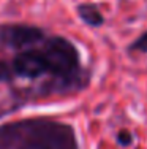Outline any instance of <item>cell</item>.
<instances>
[{
    "label": "cell",
    "mask_w": 147,
    "mask_h": 149,
    "mask_svg": "<svg viewBox=\"0 0 147 149\" xmlns=\"http://www.w3.org/2000/svg\"><path fill=\"white\" fill-rule=\"evenodd\" d=\"M44 57L48 60L49 72L57 76H70L78 68V51L70 41L54 37L44 46Z\"/></svg>",
    "instance_id": "obj_1"
},
{
    "label": "cell",
    "mask_w": 147,
    "mask_h": 149,
    "mask_svg": "<svg viewBox=\"0 0 147 149\" xmlns=\"http://www.w3.org/2000/svg\"><path fill=\"white\" fill-rule=\"evenodd\" d=\"M43 38V32L37 27L29 26H3L0 27V43L11 46V48H22V46L33 45Z\"/></svg>",
    "instance_id": "obj_2"
},
{
    "label": "cell",
    "mask_w": 147,
    "mask_h": 149,
    "mask_svg": "<svg viewBox=\"0 0 147 149\" xmlns=\"http://www.w3.org/2000/svg\"><path fill=\"white\" fill-rule=\"evenodd\" d=\"M13 68L19 76L26 78H37L44 72H49V65L44 54L33 51H26L17 54L16 59L13 60Z\"/></svg>",
    "instance_id": "obj_3"
},
{
    "label": "cell",
    "mask_w": 147,
    "mask_h": 149,
    "mask_svg": "<svg viewBox=\"0 0 147 149\" xmlns=\"http://www.w3.org/2000/svg\"><path fill=\"white\" fill-rule=\"evenodd\" d=\"M78 11H79L81 19L86 24H89V26L98 27V26L103 24V16H101V13L97 10V6H93V5H81L78 8Z\"/></svg>",
    "instance_id": "obj_4"
},
{
    "label": "cell",
    "mask_w": 147,
    "mask_h": 149,
    "mask_svg": "<svg viewBox=\"0 0 147 149\" xmlns=\"http://www.w3.org/2000/svg\"><path fill=\"white\" fill-rule=\"evenodd\" d=\"M19 149H51V148H49L48 143H44V141H41V140H29Z\"/></svg>",
    "instance_id": "obj_5"
},
{
    "label": "cell",
    "mask_w": 147,
    "mask_h": 149,
    "mask_svg": "<svg viewBox=\"0 0 147 149\" xmlns=\"http://www.w3.org/2000/svg\"><path fill=\"white\" fill-rule=\"evenodd\" d=\"M131 51H142V52H147V32L142 33L138 40L135 41L131 46H130Z\"/></svg>",
    "instance_id": "obj_6"
},
{
    "label": "cell",
    "mask_w": 147,
    "mask_h": 149,
    "mask_svg": "<svg viewBox=\"0 0 147 149\" xmlns=\"http://www.w3.org/2000/svg\"><path fill=\"white\" fill-rule=\"evenodd\" d=\"M117 141L120 144H124V146H128V144H131L133 138H131V133H128L127 130H122V132H119L117 135Z\"/></svg>",
    "instance_id": "obj_7"
},
{
    "label": "cell",
    "mask_w": 147,
    "mask_h": 149,
    "mask_svg": "<svg viewBox=\"0 0 147 149\" xmlns=\"http://www.w3.org/2000/svg\"><path fill=\"white\" fill-rule=\"evenodd\" d=\"M10 68L5 65L3 62H0V81H5V79H10Z\"/></svg>",
    "instance_id": "obj_8"
}]
</instances>
